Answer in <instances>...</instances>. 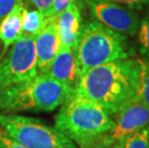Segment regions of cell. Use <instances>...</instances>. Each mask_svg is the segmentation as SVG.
Here are the masks:
<instances>
[{
    "label": "cell",
    "instance_id": "1",
    "mask_svg": "<svg viewBox=\"0 0 149 148\" xmlns=\"http://www.w3.org/2000/svg\"><path fill=\"white\" fill-rule=\"evenodd\" d=\"M141 74V59L108 63L84 72L74 93L98 104L113 116L138 99Z\"/></svg>",
    "mask_w": 149,
    "mask_h": 148
},
{
    "label": "cell",
    "instance_id": "2",
    "mask_svg": "<svg viewBox=\"0 0 149 148\" xmlns=\"http://www.w3.org/2000/svg\"><path fill=\"white\" fill-rule=\"evenodd\" d=\"M54 127L80 148H93L113 127V118L98 104L73 93L55 115Z\"/></svg>",
    "mask_w": 149,
    "mask_h": 148
},
{
    "label": "cell",
    "instance_id": "3",
    "mask_svg": "<svg viewBox=\"0 0 149 148\" xmlns=\"http://www.w3.org/2000/svg\"><path fill=\"white\" fill-rule=\"evenodd\" d=\"M48 74H38L0 90L1 112H52L71 95Z\"/></svg>",
    "mask_w": 149,
    "mask_h": 148
},
{
    "label": "cell",
    "instance_id": "4",
    "mask_svg": "<svg viewBox=\"0 0 149 148\" xmlns=\"http://www.w3.org/2000/svg\"><path fill=\"white\" fill-rule=\"evenodd\" d=\"M75 55L82 75L98 65L132 58L134 50L127 36L91 19L83 24Z\"/></svg>",
    "mask_w": 149,
    "mask_h": 148
},
{
    "label": "cell",
    "instance_id": "5",
    "mask_svg": "<svg viewBox=\"0 0 149 148\" xmlns=\"http://www.w3.org/2000/svg\"><path fill=\"white\" fill-rule=\"evenodd\" d=\"M0 128L26 148H78L55 127L38 118L0 114Z\"/></svg>",
    "mask_w": 149,
    "mask_h": 148
},
{
    "label": "cell",
    "instance_id": "6",
    "mask_svg": "<svg viewBox=\"0 0 149 148\" xmlns=\"http://www.w3.org/2000/svg\"><path fill=\"white\" fill-rule=\"evenodd\" d=\"M38 75L35 38L21 36L0 62V90Z\"/></svg>",
    "mask_w": 149,
    "mask_h": 148
},
{
    "label": "cell",
    "instance_id": "7",
    "mask_svg": "<svg viewBox=\"0 0 149 148\" xmlns=\"http://www.w3.org/2000/svg\"><path fill=\"white\" fill-rule=\"evenodd\" d=\"M94 19L108 28L125 36L138 33L139 18L135 11L109 0H80Z\"/></svg>",
    "mask_w": 149,
    "mask_h": 148
},
{
    "label": "cell",
    "instance_id": "8",
    "mask_svg": "<svg viewBox=\"0 0 149 148\" xmlns=\"http://www.w3.org/2000/svg\"><path fill=\"white\" fill-rule=\"evenodd\" d=\"M115 115L113 127L100 144L112 146L122 138L149 126V107L139 99L129 103Z\"/></svg>",
    "mask_w": 149,
    "mask_h": 148
},
{
    "label": "cell",
    "instance_id": "9",
    "mask_svg": "<svg viewBox=\"0 0 149 148\" xmlns=\"http://www.w3.org/2000/svg\"><path fill=\"white\" fill-rule=\"evenodd\" d=\"M60 48L57 18L48 17L44 29L35 38L38 74H46Z\"/></svg>",
    "mask_w": 149,
    "mask_h": 148
},
{
    "label": "cell",
    "instance_id": "10",
    "mask_svg": "<svg viewBox=\"0 0 149 148\" xmlns=\"http://www.w3.org/2000/svg\"><path fill=\"white\" fill-rule=\"evenodd\" d=\"M82 2L73 3L57 17L60 40L59 49H73L77 47L82 33Z\"/></svg>",
    "mask_w": 149,
    "mask_h": 148
},
{
    "label": "cell",
    "instance_id": "11",
    "mask_svg": "<svg viewBox=\"0 0 149 148\" xmlns=\"http://www.w3.org/2000/svg\"><path fill=\"white\" fill-rule=\"evenodd\" d=\"M47 74L74 93L81 78L75 50L59 49Z\"/></svg>",
    "mask_w": 149,
    "mask_h": 148
},
{
    "label": "cell",
    "instance_id": "12",
    "mask_svg": "<svg viewBox=\"0 0 149 148\" xmlns=\"http://www.w3.org/2000/svg\"><path fill=\"white\" fill-rule=\"evenodd\" d=\"M25 9L23 3L18 4L0 22V40L4 52L22 36V19Z\"/></svg>",
    "mask_w": 149,
    "mask_h": 148
},
{
    "label": "cell",
    "instance_id": "13",
    "mask_svg": "<svg viewBox=\"0 0 149 148\" xmlns=\"http://www.w3.org/2000/svg\"><path fill=\"white\" fill-rule=\"evenodd\" d=\"M48 17L39 10L25 9L22 19V36L36 38L46 26Z\"/></svg>",
    "mask_w": 149,
    "mask_h": 148
},
{
    "label": "cell",
    "instance_id": "14",
    "mask_svg": "<svg viewBox=\"0 0 149 148\" xmlns=\"http://www.w3.org/2000/svg\"><path fill=\"white\" fill-rule=\"evenodd\" d=\"M112 146L115 148H149V126L122 138Z\"/></svg>",
    "mask_w": 149,
    "mask_h": 148
},
{
    "label": "cell",
    "instance_id": "15",
    "mask_svg": "<svg viewBox=\"0 0 149 148\" xmlns=\"http://www.w3.org/2000/svg\"><path fill=\"white\" fill-rule=\"evenodd\" d=\"M141 84L138 93V99L149 107V59L142 58Z\"/></svg>",
    "mask_w": 149,
    "mask_h": 148
},
{
    "label": "cell",
    "instance_id": "16",
    "mask_svg": "<svg viewBox=\"0 0 149 148\" xmlns=\"http://www.w3.org/2000/svg\"><path fill=\"white\" fill-rule=\"evenodd\" d=\"M138 34L141 53L145 56V58L149 59V9L144 17L139 20Z\"/></svg>",
    "mask_w": 149,
    "mask_h": 148
},
{
    "label": "cell",
    "instance_id": "17",
    "mask_svg": "<svg viewBox=\"0 0 149 148\" xmlns=\"http://www.w3.org/2000/svg\"><path fill=\"white\" fill-rule=\"evenodd\" d=\"M79 2V0H53L52 9L49 17L57 18L63 12L65 11L73 3Z\"/></svg>",
    "mask_w": 149,
    "mask_h": 148
},
{
    "label": "cell",
    "instance_id": "18",
    "mask_svg": "<svg viewBox=\"0 0 149 148\" xmlns=\"http://www.w3.org/2000/svg\"><path fill=\"white\" fill-rule=\"evenodd\" d=\"M22 1L23 0H0V20L10 14L18 4H21Z\"/></svg>",
    "mask_w": 149,
    "mask_h": 148
},
{
    "label": "cell",
    "instance_id": "19",
    "mask_svg": "<svg viewBox=\"0 0 149 148\" xmlns=\"http://www.w3.org/2000/svg\"><path fill=\"white\" fill-rule=\"evenodd\" d=\"M109 1L117 3L124 7H127L131 10H141L144 6L149 5V0H109Z\"/></svg>",
    "mask_w": 149,
    "mask_h": 148
},
{
    "label": "cell",
    "instance_id": "20",
    "mask_svg": "<svg viewBox=\"0 0 149 148\" xmlns=\"http://www.w3.org/2000/svg\"><path fill=\"white\" fill-rule=\"evenodd\" d=\"M0 148H26L0 128Z\"/></svg>",
    "mask_w": 149,
    "mask_h": 148
},
{
    "label": "cell",
    "instance_id": "21",
    "mask_svg": "<svg viewBox=\"0 0 149 148\" xmlns=\"http://www.w3.org/2000/svg\"><path fill=\"white\" fill-rule=\"evenodd\" d=\"M28 1H29L31 3V5H33L37 10L43 13L47 17H50L53 0H28Z\"/></svg>",
    "mask_w": 149,
    "mask_h": 148
},
{
    "label": "cell",
    "instance_id": "22",
    "mask_svg": "<svg viewBox=\"0 0 149 148\" xmlns=\"http://www.w3.org/2000/svg\"><path fill=\"white\" fill-rule=\"evenodd\" d=\"M93 148H115L113 146H107V145H103V144H98V145L94 146Z\"/></svg>",
    "mask_w": 149,
    "mask_h": 148
},
{
    "label": "cell",
    "instance_id": "23",
    "mask_svg": "<svg viewBox=\"0 0 149 148\" xmlns=\"http://www.w3.org/2000/svg\"><path fill=\"white\" fill-rule=\"evenodd\" d=\"M1 44H2V42H1V40H0V48H1ZM2 57V54H1V52H0V59H1Z\"/></svg>",
    "mask_w": 149,
    "mask_h": 148
}]
</instances>
